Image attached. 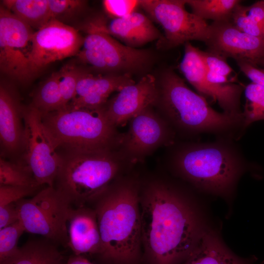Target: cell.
Masks as SVG:
<instances>
[{"label": "cell", "mask_w": 264, "mask_h": 264, "mask_svg": "<svg viewBox=\"0 0 264 264\" xmlns=\"http://www.w3.org/2000/svg\"><path fill=\"white\" fill-rule=\"evenodd\" d=\"M205 44L208 51L254 66L264 57V39L241 31L231 21L213 22Z\"/></svg>", "instance_id": "9a60e30c"}, {"label": "cell", "mask_w": 264, "mask_h": 264, "mask_svg": "<svg viewBox=\"0 0 264 264\" xmlns=\"http://www.w3.org/2000/svg\"><path fill=\"white\" fill-rule=\"evenodd\" d=\"M261 264H264V260L262 262Z\"/></svg>", "instance_id": "60d3db41"}, {"label": "cell", "mask_w": 264, "mask_h": 264, "mask_svg": "<svg viewBox=\"0 0 264 264\" xmlns=\"http://www.w3.org/2000/svg\"><path fill=\"white\" fill-rule=\"evenodd\" d=\"M40 187L25 186H0V206L16 203L30 195H35Z\"/></svg>", "instance_id": "4dcf8cb0"}, {"label": "cell", "mask_w": 264, "mask_h": 264, "mask_svg": "<svg viewBox=\"0 0 264 264\" xmlns=\"http://www.w3.org/2000/svg\"><path fill=\"white\" fill-rule=\"evenodd\" d=\"M25 186L40 187L32 173L24 164L0 158V186Z\"/></svg>", "instance_id": "d4e9b609"}, {"label": "cell", "mask_w": 264, "mask_h": 264, "mask_svg": "<svg viewBox=\"0 0 264 264\" xmlns=\"http://www.w3.org/2000/svg\"><path fill=\"white\" fill-rule=\"evenodd\" d=\"M91 22L132 48H136L162 38L151 21L138 12L134 11L122 18H113L108 23L100 18Z\"/></svg>", "instance_id": "ffe728a7"}, {"label": "cell", "mask_w": 264, "mask_h": 264, "mask_svg": "<svg viewBox=\"0 0 264 264\" xmlns=\"http://www.w3.org/2000/svg\"><path fill=\"white\" fill-rule=\"evenodd\" d=\"M159 95L155 78L147 74L137 82L124 87L107 101L104 107L105 114L116 128L128 121L158 101Z\"/></svg>", "instance_id": "e0dca14e"}, {"label": "cell", "mask_w": 264, "mask_h": 264, "mask_svg": "<svg viewBox=\"0 0 264 264\" xmlns=\"http://www.w3.org/2000/svg\"><path fill=\"white\" fill-rule=\"evenodd\" d=\"M205 78L208 82L214 84H224L228 82V77L211 71L206 68Z\"/></svg>", "instance_id": "74e56055"}, {"label": "cell", "mask_w": 264, "mask_h": 264, "mask_svg": "<svg viewBox=\"0 0 264 264\" xmlns=\"http://www.w3.org/2000/svg\"><path fill=\"white\" fill-rule=\"evenodd\" d=\"M63 256L58 248L35 264H62Z\"/></svg>", "instance_id": "8d00e7d4"}, {"label": "cell", "mask_w": 264, "mask_h": 264, "mask_svg": "<svg viewBox=\"0 0 264 264\" xmlns=\"http://www.w3.org/2000/svg\"><path fill=\"white\" fill-rule=\"evenodd\" d=\"M102 242L100 255L116 264H132L139 256L141 210L137 185L114 181L92 201Z\"/></svg>", "instance_id": "7a4b0ae2"}, {"label": "cell", "mask_w": 264, "mask_h": 264, "mask_svg": "<svg viewBox=\"0 0 264 264\" xmlns=\"http://www.w3.org/2000/svg\"><path fill=\"white\" fill-rule=\"evenodd\" d=\"M104 107L88 109L66 106L41 113L43 125L56 150L119 148L123 133L108 119Z\"/></svg>", "instance_id": "277c9868"}, {"label": "cell", "mask_w": 264, "mask_h": 264, "mask_svg": "<svg viewBox=\"0 0 264 264\" xmlns=\"http://www.w3.org/2000/svg\"><path fill=\"white\" fill-rule=\"evenodd\" d=\"M25 231L68 246L67 223L72 205L54 187L41 189L30 198L16 202Z\"/></svg>", "instance_id": "52a82bcc"}, {"label": "cell", "mask_w": 264, "mask_h": 264, "mask_svg": "<svg viewBox=\"0 0 264 264\" xmlns=\"http://www.w3.org/2000/svg\"><path fill=\"white\" fill-rule=\"evenodd\" d=\"M19 220L16 203L0 206V229L9 226Z\"/></svg>", "instance_id": "836d02e7"}, {"label": "cell", "mask_w": 264, "mask_h": 264, "mask_svg": "<svg viewBox=\"0 0 264 264\" xmlns=\"http://www.w3.org/2000/svg\"><path fill=\"white\" fill-rule=\"evenodd\" d=\"M66 264H94L89 261L82 255L71 256L67 261Z\"/></svg>", "instance_id": "f35d334b"}, {"label": "cell", "mask_w": 264, "mask_h": 264, "mask_svg": "<svg viewBox=\"0 0 264 264\" xmlns=\"http://www.w3.org/2000/svg\"><path fill=\"white\" fill-rule=\"evenodd\" d=\"M184 54L180 69L186 80L200 94L217 101L223 112L240 115V98L242 88L235 84H214L205 78L206 67L199 54L198 48L190 42L184 44Z\"/></svg>", "instance_id": "5bb4252c"}, {"label": "cell", "mask_w": 264, "mask_h": 264, "mask_svg": "<svg viewBox=\"0 0 264 264\" xmlns=\"http://www.w3.org/2000/svg\"><path fill=\"white\" fill-rule=\"evenodd\" d=\"M23 116L25 143L22 163L39 185L53 187L61 160L43 125L41 112L29 104L23 106Z\"/></svg>", "instance_id": "30bf717a"}, {"label": "cell", "mask_w": 264, "mask_h": 264, "mask_svg": "<svg viewBox=\"0 0 264 264\" xmlns=\"http://www.w3.org/2000/svg\"><path fill=\"white\" fill-rule=\"evenodd\" d=\"M141 238L151 264L185 261L201 234L196 215L174 190L150 183L141 201Z\"/></svg>", "instance_id": "6da1fadb"}, {"label": "cell", "mask_w": 264, "mask_h": 264, "mask_svg": "<svg viewBox=\"0 0 264 264\" xmlns=\"http://www.w3.org/2000/svg\"><path fill=\"white\" fill-rule=\"evenodd\" d=\"M34 32L30 26L0 5V71L21 83H27L33 76L29 54Z\"/></svg>", "instance_id": "8fae6325"}, {"label": "cell", "mask_w": 264, "mask_h": 264, "mask_svg": "<svg viewBox=\"0 0 264 264\" xmlns=\"http://www.w3.org/2000/svg\"><path fill=\"white\" fill-rule=\"evenodd\" d=\"M2 3L33 29L39 30L51 19L48 0H4Z\"/></svg>", "instance_id": "7402d4cb"}, {"label": "cell", "mask_w": 264, "mask_h": 264, "mask_svg": "<svg viewBox=\"0 0 264 264\" xmlns=\"http://www.w3.org/2000/svg\"><path fill=\"white\" fill-rule=\"evenodd\" d=\"M184 264H254V260L239 257L215 234L204 232Z\"/></svg>", "instance_id": "44dd1931"}, {"label": "cell", "mask_w": 264, "mask_h": 264, "mask_svg": "<svg viewBox=\"0 0 264 264\" xmlns=\"http://www.w3.org/2000/svg\"><path fill=\"white\" fill-rule=\"evenodd\" d=\"M86 1L80 0H48L51 19L62 22L74 18L85 7Z\"/></svg>", "instance_id": "f1b7e54d"}, {"label": "cell", "mask_w": 264, "mask_h": 264, "mask_svg": "<svg viewBox=\"0 0 264 264\" xmlns=\"http://www.w3.org/2000/svg\"><path fill=\"white\" fill-rule=\"evenodd\" d=\"M84 39L74 27L51 19L32 38L29 62L33 76L52 63L76 56Z\"/></svg>", "instance_id": "7c38bea8"}, {"label": "cell", "mask_w": 264, "mask_h": 264, "mask_svg": "<svg viewBox=\"0 0 264 264\" xmlns=\"http://www.w3.org/2000/svg\"><path fill=\"white\" fill-rule=\"evenodd\" d=\"M25 229L19 220L0 229V264L10 263L18 254L19 240Z\"/></svg>", "instance_id": "484cf974"}, {"label": "cell", "mask_w": 264, "mask_h": 264, "mask_svg": "<svg viewBox=\"0 0 264 264\" xmlns=\"http://www.w3.org/2000/svg\"><path fill=\"white\" fill-rule=\"evenodd\" d=\"M151 107L132 118L128 132L123 133L119 148L131 163L143 160L158 147L172 142L171 128Z\"/></svg>", "instance_id": "4fadbf2b"}, {"label": "cell", "mask_w": 264, "mask_h": 264, "mask_svg": "<svg viewBox=\"0 0 264 264\" xmlns=\"http://www.w3.org/2000/svg\"><path fill=\"white\" fill-rule=\"evenodd\" d=\"M174 163L181 175L207 191L222 193L234 185L241 169L237 155L221 143L197 144L181 149Z\"/></svg>", "instance_id": "8992f818"}, {"label": "cell", "mask_w": 264, "mask_h": 264, "mask_svg": "<svg viewBox=\"0 0 264 264\" xmlns=\"http://www.w3.org/2000/svg\"><path fill=\"white\" fill-rule=\"evenodd\" d=\"M23 107L14 88L1 82L0 85V141L1 157L22 163L25 128Z\"/></svg>", "instance_id": "2e32d148"}, {"label": "cell", "mask_w": 264, "mask_h": 264, "mask_svg": "<svg viewBox=\"0 0 264 264\" xmlns=\"http://www.w3.org/2000/svg\"><path fill=\"white\" fill-rule=\"evenodd\" d=\"M0 264H7V263H0Z\"/></svg>", "instance_id": "b9f144b4"}, {"label": "cell", "mask_w": 264, "mask_h": 264, "mask_svg": "<svg viewBox=\"0 0 264 264\" xmlns=\"http://www.w3.org/2000/svg\"><path fill=\"white\" fill-rule=\"evenodd\" d=\"M192 13L203 20L214 22L231 21L239 0H185Z\"/></svg>", "instance_id": "cb8c5ba5"}, {"label": "cell", "mask_w": 264, "mask_h": 264, "mask_svg": "<svg viewBox=\"0 0 264 264\" xmlns=\"http://www.w3.org/2000/svg\"><path fill=\"white\" fill-rule=\"evenodd\" d=\"M84 70L72 64H66L57 71L60 89L65 107L73 99L78 81Z\"/></svg>", "instance_id": "83f0119b"}, {"label": "cell", "mask_w": 264, "mask_h": 264, "mask_svg": "<svg viewBox=\"0 0 264 264\" xmlns=\"http://www.w3.org/2000/svg\"><path fill=\"white\" fill-rule=\"evenodd\" d=\"M244 8L264 30V0L258 1L251 5L244 6Z\"/></svg>", "instance_id": "d590c367"}, {"label": "cell", "mask_w": 264, "mask_h": 264, "mask_svg": "<svg viewBox=\"0 0 264 264\" xmlns=\"http://www.w3.org/2000/svg\"><path fill=\"white\" fill-rule=\"evenodd\" d=\"M260 64L264 66V57L262 60L261 62H260ZM264 71V69H263Z\"/></svg>", "instance_id": "ab89813d"}, {"label": "cell", "mask_w": 264, "mask_h": 264, "mask_svg": "<svg viewBox=\"0 0 264 264\" xmlns=\"http://www.w3.org/2000/svg\"><path fill=\"white\" fill-rule=\"evenodd\" d=\"M68 247L75 255L98 254L102 242L97 218L93 208L84 205L72 208L67 223Z\"/></svg>", "instance_id": "d6986e66"}, {"label": "cell", "mask_w": 264, "mask_h": 264, "mask_svg": "<svg viewBox=\"0 0 264 264\" xmlns=\"http://www.w3.org/2000/svg\"><path fill=\"white\" fill-rule=\"evenodd\" d=\"M134 83L129 74L93 75L85 71L78 81L74 96L69 106L76 109L101 108L111 93Z\"/></svg>", "instance_id": "ac0fdd59"}, {"label": "cell", "mask_w": 264, "mask_h": 264, "mask_svg": "<svg viewBox=\"0 0 264 264\" xmlns=\"http://www.w3.org/2000/svg\"><path fill=\"white\" fill-rule=\"evenodd\" d=\"M246 102L242 113L244 126L264 120V88L254 83L245 88Z\"/></svg>", "instance_id": "4316f807"}, {"label": "cell", "mask_w": 264, "mask_h": 264, "mask_svg": "<svg viewBox=\"0 0 264 264\" xmlns=\"http://www.w3.org/2000/svg\"><path fill=\"white\" fill-rule=\"evenodd\" d=\"M158 91L157 101L164 115L179 129L193 133L223 132L241 124L244 126L242 113L231 115L214 110L171 70L164 73Z\"/></svg>", "instance_id": "5b68a950"}, {"label": "cell", "mask_w": 264, "mask_h": 264, "mask_svg": "<svg viewBox=\"0 0 264 264\" xmlns=\"http://www.w3.org/2000/svg\"><path fill=\"white\" fill-rule=\"evenodd\" d=\"M241 70L252 83L264 88V71L244 61H236Z\"/></svg>", "instance_id": "e575fe53"}, {"label": "cell", "mask_w": 264, "mask_h": 264, "mask_svg": "<svg viewBox=\"0 0 264 264\" xmlns=\"http://www.w3.org/2000/svg\"><path fill=\"white\" fill-rule=\"evenodd\" d=\"M139 4L164 30V37L157 43L159 47L168 49L190 41L207 40L210 25L185 9V0H142Z\"/></svg>", "instance_id": "9c48e42d"}, {"label": "cell", "mask_w": 264, "mask_h": 264, "mask_svg": "<svg viewBox=\"0 0 264 264\" xmlns=\"http://www.w3.org/2000/svg\"><path fill=\"white\" fill-rule=\"evenodd\" d=\"M61 165L53 187L76 207L90 203L115 179L125 163L120 148L57 150Z\"/></svg>", "instance_id": "3957f363"}, {"label": "cell", "mask_w": 264, "mask_h": 264, "mask_svg": "<svg viewBox=\"0 0 264 264\" xmlns=\"http://www.w3.org/2000/svg\"><path fill=\"white\" fill-rule=\"evenodd\" d=\"M76 56L96 70L112 74H129L143 68L151 56L146 51L130 47L90 22Z\"/></svg>", "instance_id": "ba28073f"}, {"label": "cell", "mask_w": 264, "mask_h": 264, "mask_svg": "<svg viewBox=\"0 0 264 264\" xmlns=\"http://www.w3.org/2000/svg\"><path fill=\"white\" fill-rule=\"evenodd\" d=\"M231 21L241 31L264 39V30L253 18L247 14L244 6L239 4L236 7Z\"/></svg>", "instance_id": "f546056e"}, {"label": "cell", "mask_w": 264, "mask_h": 264, "mask_svg": "<svg viewBox=\"0 0 264 264\" xmlns=\"http://www.w3.org/2000/svg\"><path fill=\"white\" fill-rule=\"evenodd\" d=\"M41 113L65 108L61 93L57 71L53 72L37 89L30 104Z\"/></svg>", "instance_id": "603a6c76"}, {"label": "cell", "mask_w": 264, "mask_h": 264, "mask_svg": "<svg viewBox=\"0 0 264 264\" xmlns=\"http://www.w3.org/2000/svg\"><path fill=\"white\" fill-rule=\"evenodd\" d=\"M199 54L207 69L228 77L233 70L226 62L225 58L210 51L198 49Z\"/></svg>", "instance_id": "d6a6232c"}, {"label": "cell", "mask_w": 264, "mask_h": 264, "mask_svg": "<svg viewBox=\"0 0 264 264\" xmlns=\"http://www.w3.org/2000/svg\"><path fill=\"white\" fill-rule=\"evenodd\" d=\"M103 4L105 11L113 18L129 15L140 5L139 0H104Z\"/></svg>", "instance_id": "1f68e13d"}]
</instances>
